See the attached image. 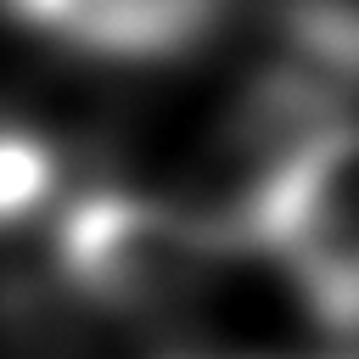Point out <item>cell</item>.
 Returning <instances> with one entry per match:
<instances>
[{
  "mask_svg": "<svg viewBox=\"0 0 359 359\" xmlns=\"http://www.w3.org/2000/svg\"><path fill=\"white\" fill-rule=\"evenodd\" d=\"M247 230L320 320L359 331V123L303 135L258 185Z\"/></svg>",
  "mask_w": 359,
  "mask_h": 359,
  "instance_id": "6da1fadb",
  "label": "cell"
},
{
  "mask_svg": "<svg viewBox=\"0 0 359 359\" xmlns=\"http://www.w3.org/2000/svg\"><path fill=\"white\" fill-rule=\"evenodd\" d=\"M213 230L168 202L95 191L73 202L56 224L62 275L101 309L157 314L185 303L213 264Z\"/></svg>",
  "mask_w": 359,
  "mask_h": 359,
  "instance_id": "7a4b0ae2",
  "label": "cell"
},
{
  "mask_svg": "<svg viewBox=\"0 0 359 359\" xmlns=\"http://www.w3.org/2000/svg\"><path fill=\"white\" fill-rule=\"evenodd\" d=\"M50 185H56V163H50L45 140L0 123V230L34 219L50 196Z\"/></svg>",
  "mask_w": 359,
  "mask_h": 359,
  "instance_id": "277c9868",
  "label": "cell"
},
{
  "mask_svg": "<svg viewBox=\"0 0 359 359\" xmlns=\"http://www.w3.org/2000/svg\"><path fill=\"white\" fill-rule=\"evenodd\" d=\"M6 11L95 56H163L213 17V0H6Z\"/></svg>",
  "mask_w": 359,
  "mask_h": 359,
  "instance_id": "3957f363",
  "label": "cell"
}]
</instances>
